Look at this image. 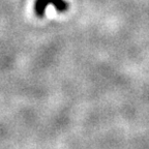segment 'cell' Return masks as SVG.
I'll use <instances>...</instances> for the list:
<instances>
[{
  "mask_svg": "<svg viewBox=\"0 0 149 149\" xmlns=\"http://www.w3.org/2000/svg\"><path fill=\"white\" fill-rule=\"evenodd\" d=\"M49 4L55 6L56 10L60 13L66 12L68 9V3L65 0H35L34 12L36 16L42 17L46 13V8Z\"/></svg>",
  "mask_w": 149,
  "mask_h": 149,
  "instance_id": "cell-1",
  "label": "cell"
}]
</instances>
